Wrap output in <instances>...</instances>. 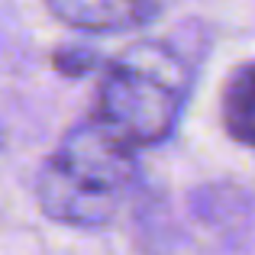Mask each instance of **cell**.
I'll list each match as a JSON object with an SVG mask.
<instances>
[{"label":"cell","instance_id":"obj_1","mask_svg":"<svg viewBox=\"0 0 255 255\" xmlns=\"http://www.w3.org/2000/svg\"><path fill=\"white\" fill-rule=\"evenodd\" d=\"M136 152L94 117L71 126L39 168V210L52 223L75 230L110 226L136 187Z\"/></svg>","mask_w":255,"mask_h":255},{"label":"cell","instance_id":"obj_4","mask_svg":"<svg viewBox=\"0 0 255 255\" xmlns=\"http://www.w3.org/2000/svg\"><path fill=\"white\" fill-rule=\"evenodd\" d=\"M220 113H223V129L230 132L233 142L255 149V58L230 71Z\"/></svg>","mask_w":255,"mask_h":255},{"label":"cell","instance_id":"obj_3","mask_svg":"<svg viewBox=\"0 0 255 255\" xmlns=\"http://www.w3.org/2000/svg\"><path fill=\"white\" fill-rule=\"evenodd\" d=\"M62 23L87 32L139 29L162 16L168 0H45Z\"/></svg>","mask_w":255,"mask_h":255},{"label":"cell","instance_id":"obj_5","mask_svg":"<svg viewBox=\"0 0 255 255\" xmlns=\"http://www.w3.org/2000/svg\"><path fill=\"white\" fill-rule=\"evenodd\" d=\"M52 62H55V68L62 71V75L81 78L97 65V52H91V49H58L55 55H52Z\"/></svg>","mask_w":255,"mask_h":255},{"label":"cell","instance_id":"obj_2","mask_svg":"<svg viewBox=\"0 0 255 255\" xmlns=\"http://www.w3.org/2000/svg\"><path fill=\"white\" fill-rule=\"evenodd\" d=\"M187 91L191 68L181 49L162 39H142L107 65L91 117L132 149H149L174 132Z\"/></svg>","mask_w":255,"mask_h":255}]
</instances>
